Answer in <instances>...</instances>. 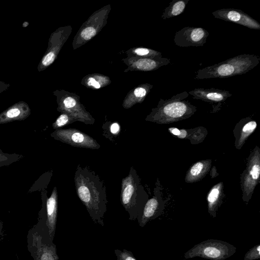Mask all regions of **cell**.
Listing matches in <instances>:
<instances>
[{
    "label": "cell",
    "mask_w": 260,
    "mask_h": 260,
    "mask_svg": "<svg viewBox=\"0 0 260 260\" xmlns=\"http://www.w3.org/2000/svg\"><path fill=\"white\" fill-rule=\"evenodd\" d=\"M74 182L77 196L91 219L95 223L104 226L108 204L104 182L94 171L80 165L76 170Z\"/></svg>",
    "instance_id": "cell-1"
},
{
    "label": "cell",
    "mask_w": 260,
    "mask_h": 260,
    "mask_svg": "<svg viewBox=\"0 0 260 260\" xmlns=\"http://www.w3.org/2000/svg\"><path fill=\"white\" fill-rule=\"evenodd\" d=\"M260 62L257 55L242 54L224 61L199 69L196 79L225 78L247 73Z\"/></svg>",
    "instance_id": "cell-2"
},
{
    "label": "cell",
    "mask_w": 260,
    "mask_h": 260,
    "mask_svg": "<svg viewBox=\"0 0 260 260\" xmlns=\"http://www.w3.org/2000/svg\"><path fill=\"white\" fill-rule=\"evenodd\" d=\"M186 91L177 93L165 100L160 99L158 105L146 119L158 124H166L185 119L197 111V107L188 101Z\"/></svg>",
    "instance_id": "cell-3"
},
{
    "label": "cell",
    "mask_w": 260,
    "mask_h": 260,
    "mask_svg": "<svg viewBox=\"0 0 260 260\" xmlns=\"http://www.w3.org/2000/svg\"><path fill=\"white\" fill-rule=\"evenodd\" d=\"M140 183V179L133 167L121 181L120 202L127 212L129 219L137 220L148 199Z\"/></svg>",
    "instance_id": "cell-4"
},
{
    "label": "cell",
    "mask_w": 260,
    "mask_h": 260,
    "mask_svg": "<svg viewBox=\"0 0 260 260\" xmlns=\"http://www.w3.org/2000/svg\"><path fill=\"white\" fill-rule=\"evenodd\" d=\"M237 248L217 239H208L196 244L183 255L184 259L199 257L209 260H225L233 255Z\"/></svg>",
    "instance_id": "cell-5"
},
{
    "label": "cell",
    "mask_w": 260,
    "mask_h": 260,
    "mask_svg": "<svg viewBox=\"0 0 260 260\" xmlns=\"http://www.w3.org/2000/svg\"><path fill=\"white\" fill-rule=\"evenodd\" d=\"M260 155L259 149L256 147L250 155L246 169L241 177L243 199L248 202L259 180Z\"/></svg>",
    "instance_id": "cell-6"
},
{
    "label": "cell",
    "mask_w": 260,
    "mask_h": 260,
    "mask_svg": "<svg viewBox=\"0 0 260 260\" xmlns=\"http://www.w3.org/2000/svg\"><path fill=\"white\" fill-rule=\"evenodd\" d=\"M51 136L57 140L74 147L91 149H99L101 147L92 137L76 128L56 129Z\"/></svg>",
    "instance_id": "cell-7"
},
{
    "label": "cell",
    "mask_w": 260,
    "mask_h": 260,
    "mask_svg": "<svg viewBox=\"0 0 260 260\" xmlns=\"http://www.w3.org/2000/svg\"><path fill=\"white\" fill-rule=\"evenodd\" d=\"M209 34L202 27L187 26L175 33L174 41L181 47L202 46L206 43Z\"/></svg>",
    "instance_id": "cell-8"
},
{
    "label": "cell",
    "mask_w": 260,
    "mask_h": 260,
    "mask_svg": "<svg viewBox=\"0 0 260 260\" xmlns=\"http://www.w3.org/2000/svg\"><path fill=\"white\" fill-rule=\"evenodd\" d=\"M215 18L234 22L250 29H260V24L255 19L241 10L223 8L212 13Z\"/></svg>",
    "instance_id": "cell-9"
},
{
    "label": "cell",
    "mask_w": 260,
    "mask_h": 260,
    "mask_svg": "<svg viewBox=\"0 0 260 260\" xmlns=\"http://www.w3.org/2000/svg\"><path fill=\"white\" fill-rule=\"evenodd\" d=\"M58 196L56 188L55 187L51 196L46 201L47 217L46 226L47 233V240L49 245L53 244L54 237L57 215Z\"/></svg>",
    "instance_id": "cell-10"
},
{
    "label": "cell",
    "mask_w": 260,
    "mask_h": 260,
    "mask_svg": "<svg viewBox=\"0 0 260 260\" xmlns=\"http://www.w3.org/2000/svg\"><path fill=\"white\" fill-rule=\"evenodd\" d=\"M193 96V99L201 100L209 103H220L225 101L232 96V94L229 91L211 88L205 89L203 88H195L188 92Z\"/></svg>",
    "instance_id": "cell-11"
},
{
    "label": "cell",
    "mask_w": 260,
    "mask_h": 260,
    "mask_svg": "<svg viewBox=\"0 0 260 260\" xmlns=\"http://www.w3.org/2000/svg\"><path fill=\"white\" fill-rule=\"evenodd\" d=\"M160 211V203L156 196L148 199L137 219L139 226L141 228L144 227L149 221L159 216Z\"/></svg>",
    "instance_id": "cell-12"
},
{
    "label": "cell",
    "mask_w": 260,
    "mask_h": 260,
    "mask_svg": "<svg viewBox=\"0 0 260 260\" xmlns=\"http://www.w3.org/2000/svg\"><path fill=\"white\" fill-rule=\"evenodd\" d=\"M223 184L220 182L214 185L207 197L208 211L212 218L216 216V212L222 202L223 198Z\"/></svg>",
    "instance_id": "cell-13"
},
{
    "label": "cell",
    "mask_w": 260,
    "mask_h": 260,
    "mask_svg": "<svg viewBox=\"0 0 260 260\" xmlns=\"http://www.w3.org/2000/svg\"><path fill=\"white\" fill-rule=\"evenodd\" d=\"M211 162V160H204L194 164L186 173L185 182L193 183L200 180L208 173Z\"/></svg>",
    "instance_id": "cell-14"
},
{
    "label": "cell",
    "mask_w": 260,
    "mask_h": 260,
    "mask_svg": "<svg viewBox=\"0 0 260 260\" xmlns=\"http://www.w3.org/2000/svg\"><path fill=\"white\" fill-rule=\"evenodd\" d=\"M189 0H173L165 9L161 18L166 20L183 13Z\"/></svg>",
    "instance_id": "cell-15"
},
{
    "label": "cell",
    "mask_w": 260,
    "mask_h": 260,
    "mask_svg": "<svg viewBox=\"0 0 260 260\" xmlns=\"http://www.w3.org/2000/svg\"><path fill=\"white\" fill-rule=\"evenodd\" d=\"M42 238H40V246L37 250L38 260H58L59 257L56 253L55 245L42 242Z\"/></svg>",
    "instance_id": "cell-16"
},
{
    "label": "cell",
    "mask_w": 260,
    "mask_h": 260,
    "mask_svg": "<svg viewBox=\"0 0 260 260\" xmlns=\"http://www.w3.org/2000/svg\"><path fill=\"white\" fill-rule=\"evenodd\" d=\"M256 126L257 123L254 120H250L243 125L236 144L237 149H241L247 139L256 129Z\"/></svg>",
    "instance_id": "cell-17"
},
{
    "label": "cell",
    "mask_w": 260,
    "mask_h": 260,
    "mask_svg": "<svg viewBox=\"0 0 260 260\" xmlns=\"http://www.w3.org/2000/svg\"><path fill=\"white\" fill-rule=\"evenodd\" d=\"M76 121L71 115L63 113L61 114L53 123L52 126L55 130L61 129L62 127Z\"/></svg>",
    "instance_id": "cell-18"
},
{
    "label": "cell",
    "mask_w": 260,
    "mask_h": 260,
    "mask_svg": "<svg viewBox=\"0 0 260 260\" xmlns=\"http://www.w3.org/2000/svg\"><path fill=\"white\" fill-rule=\"evenodd\" d=\"M260 258V245L250 248L245 254L243 260H256Z\"/></svg>",
    "instance_id": "cell-19"
},
{
    "label": "cell",
    "mask_w": 260,
    "mask_h": 260,
    "mask_svg": "<svg viewBox=\"0 0 260 260\" xmlns=\"http://www.w3.org/2000/svg\"><path fill=\"white\" fill-rule=\"evenodd\" d=\"M116 260H137L131 251L123 249L122 251L119 249L115 250Z\"/></svg>",
    "instance_id": "cell-20"
},
{
    "label": "cell",
    "mask_w": 260,
    "mask_h": 260,
    "mask_svg": "<svg viewBox=\"0 0 260 260\" xmlns=\"http://www.w3.org/2000/svg\"><path fill=\"white\" fill-rule=\"evenodd\" d=\"M96 34V30L92 27H87L81 32V37L85 40H89L94 37Z\"/></svg>",
    "instance_id": "cell-21"
},
{
    "label": "cell",
    "mask_w": 260,
    "mask_h": 260,
    "mask_svg": "<svg viewBox=\"0 0 260 260\" xmlns=\"http://www.w3.org/2000/svg\"><path fill=\"white\" fill-rule=\"evenodd\" d=\"M21 111L18 108H14L9 109L6 113V120H12L13 119H16L20 115Z\"/></svg>",
    "instance_id": "cell-22"
},
{
    "label": "cell",
    "mask_w": 260,
    "mask_h": 260,
    "mask_svg": "<svg viewBox=\"0 0 260 260\" xmlns=\"http://www.w3.org/2000/svg\"><path fill=\"white\" fill-rule=\"evenodd\" d=\"M63 105L67 109L71 110L72 108L76 107V101L75 100L71 97L66 98L63 100Z\"/></svg>",
    "instance_id": "cell-23"
},
{
    "label": "cell",
    "mask_w": 260,
    "mask_h": 260,
    "mask_svg": "<svg viewBox=\"0 0 260 260\" xmlns=\"http://www.w3.org/2000/svg\"><path fill=\"white\" fill-rule=\"evenodd\" d=\"M55 58V54L52 52H50L47 54L42 60V64L44 66H49L51 64Z\"/></svg>",
    "instance_id": "cell-24"
},
{
    "label": "cell",
    "mask_w": 260,
    "mask_h": 260,
    "mask_svg": "<svg viewBox=\"0 0 260 260\" xmlns=\"http://www.w3.org/2000/svg\"><path fill=\"white\" fill-rule=\"evenodd\" d=\"M110 133L114 136L118 135L120 131V126L117 122L112 123L109 126Z\"/></svg>",
    "instance_id": "cell-25"
},
{
    "label": "cell",
    "mask_w": 260,
    "mask_h": 260,
    "mask_svg": "<svg viewBox=\"0 0 260 260\" xmlns=\"http://www.w3.org/2000/svg\"><path fill=\"white\" fill-rule=\"evenodd\" d=\"M147 93L146 89L144 87H138L134 90V94L137 98H143Z\"/></svg>",
    "instance_id": "cell-26"
},
{
    "label": "cell",
    "mask_w": 260,
    "mask_h": 260,
    "mask_svg": "<svg viewBox=\"0 0 260 260\" xmlns=\"http://www.w3.org/2000/svg\"><path fill=\"white\" fill-rule=\"evenodd\" d=\"M88 84L89 85L93 86L95 88H99L101 86L100 83L97 82L94 78L91 77L88 79Z\"/></svg>",
    "instance_id": "cell-27"
},
{
    "label": "cell",
    "mask_w": 260,
    "mask_h": 260,
    "mask_svg": "<svg viewBox=\"0 0 260 260\" xmlns=\"http://www.w3.org/2000/svg\"><path fill=\"white\" fill-rule=\"evenodd\" d=\"M28 25V23L27 22H24L23 23V27H26L27 26V25Z\"/></svg>",
    "instance_id": "cell-28"
},
{
    "label": "cell",
    "mask_w": 260,
    "mask_h": 260,
    "mask_svg": "<svg viewBox=\"0 0 260 260\" xmlns=\"http://www.w3.org/2000/svg\"><path fill=\"white\" fill-rule=\"evenodd\" d=\"M0 232H1V226H0Z\"/></svg>",
    "instance_id": "cell-29"
}]
</instances>
